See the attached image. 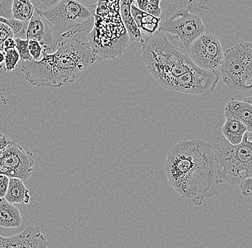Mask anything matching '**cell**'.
I'll use <instances>...</instances> for the list:
<instances>
[{"mask_svg":"<svg viewBox=\"0 0 252 248\" xmlns=\"http://www.w3.org/2000/svg\"><path fill=\"white\" fill-rule=\"evenodd\" d=\"M9 177L7 175L0 174V197L4 198L9 186Z\"/></svg>","mask_w":252,"mask_h":248,"instance_id":"f1b7e54d","label":"cell"},{"mask_svg":"<svg viewBox=\"0 0 252 248\" xmlns=\"http://www.w3.org/2000/svg\"><path fill=\"white\" fill-rule=\"evenodd\" d=\"M13 0H0V17L12 18Z\"/></svg>","mask_w":252,"mask_h":248,"instance_id":"d4e9b609","label":"cell"},{"mask_svg":"<svg viewBox=\"0 0 252 248\" xmlns=\"http://www.w3.org/2000/svg\"><path fill=\"white\" fill-rule=\"evenodd\" d=\"M239 185L241 192L244 196L245 197L252 196V177L246 178Z\"/></svg>","mask_w":252,"mask_h":248,"instance_id":"83f0119b","label":"cell"},{"mask_svg":"<svg viewBox=\"0 0 252 248\" xmlns=\"http://www.w3.org/2000/svg\"><path fill=\"white\" fill-rule=\"evenodd\" d=\"M20 60V55L16 48L4 52V71L9 72L15 70Z\"/></svg>","mask_w":252,"mask_h":248,"instance_id":"44dd1931","label":"cell"},{"mask_svg":"<svg viewBox=\"0 0 252 248\" xmlns=\"http://www.w3.org/2000/svg\"><path fill=\"white\" fill-rule=\"evenodd\" d=\"M50 245L38 226L28 227L20 233L9 238L0 235V248H45Z\"/></svg>","mask_w":252,"mask_h":248,"instance_id":"8fae6325","label":"cell"},{"mask_svg":"<svg viewBox=\"0 0 252 248\" xmlns=\"http://www.w3.org/2000/svg\"><path fill=\"white\" fill-rule=\"evenodd\" d=\"M17 108V97L10 87L0 83V120H4L15 114Z\"/></svg>","mask_w":252,"mask_h":248,"instance_id":"e0dca14e","label":"cell"},{"mask_svg":"<svg viewBox=\"0 0 252 248\" xmlns=\"http://www.w3.org/2000/svg\"><path fill=\"white\" fill-rule=\"evenodd\" d=\"M34 6L31 0H13L12 17L22 21H30L34 14Z\"/></svg>","mask_w":252,"mask_h":248,"instance_id":"d6986e66","label":"cell"},{"mask_svg":"<svg viewBox=\"0 0 252 248\" xmlns=\"http://www.w3.org/2000/svg\"><path fill=\"white\" fill-rule=\"evenodd\" d=\"M135 1V0H121L120 14L129 39L133 42H136L142 45L146 38L137 26L130 11L131 5Z\"/></svg>","mask_w":252,"mask_h":248,"instance_id":"5bb4252c","label":"cell"},{"mask_svg":"<svg viewBox=\"0 0 252 248\" xmlns=\"http://www.w3.org/2000/svg\"><path fill=\"white\" fill-rule=\"evenodd\" d=\"M8 38H14L13 32L7 24L0 22V50L4 41Z\"/></svg>","mask_w":252,"mask_h":248,"instance_id":"4316f807","label":"cell"},{"mask_svg":"<svg viewBox=\"0 0 252 248\" xmlns=\"http://www.w3.org/2000/svg\"><path fill=\"white\" fill-rule=\"evenodd\" d=\"M12 141V139H9L7 136L0 133V151H1L4 147H5L6 146L10 143Z\"/></svg>","mask_w":252,"mask_h":248,"instance_id":"4dcf8cb0","label":"cell"},{"mask_svg":"<svg viewBox=\"0 0 252 248\" xmlns=\"http://www.w3.org/2000/svg\"><path fill=\"white\" fill-rule=\"evenodd\" d=\"M224 117L239 120L245 125L249 133H252V105L250 103L231 99L225 108Z\"/></svg>","mask_w":252,"mask_h":248,"instance_id":"7c38bea8","label":"cell"},{"mask_svg":"<svg viewBox=\"0 0 252 248\" xmlns=\"http://www.w3.org/2000/svg\"><path fill=\"white\" fill-rule=\"evenodd\" d=\"M251 87H252V82H251Z\"/></svg>","mask_w":252,"mask_h":248,"instance_id":"836d02e7","label":"cell"},{"mask_svg":"<svg viewBox=\"0 0 252 248\" xmlns=\"http://www.w3.org/2000/svg\"><path fill=\"white\" fill-rule=\"evenodd\" d=\"M4 198L12 204H29L31 195L23 180L12 177L9 178V186Z\"/></svg>","mask_w":252,"mask_h":248,"instance_id":"2e32d148","label":"cell"},{"mask_svg":"<svg viewBox=\"0 0 252 248\" xmlns=\"http://www.w3.org/2000/svg\"><path fill=\"white\" fill-rule=\"evenodd\" d=\"M16 48V42L15 39L8 38L4 41L3 43L2 47H1V51L6 52L7 50H12V49Z\"/></svg>","mask_w":252,"mask_h":248,"instance_id":"f546056e","label":"cell"},{"mask_svg":"<svg viewBox=\"0 0 252 248\" xmlns=\"http://www.w3.org/2000/svg\"><path fill=\"white\" fill-rule=\"evenodd\" d=\"M130 11L137 26L139 28L145 38L159 32V28L161 23L160 17L154 16L151 14L141 10L135 6L134 3L131 5Z\"/></svg>","mask_w":252,"mask_h":248,"instance_id":"4fadbf2b","label":"cell"},{"mask_svg":"<svg viewBox=\"0 0 252 248\" xmlns=\"http://www.w3.org/2000/svg\"><path fill=\"white\" fill-rule=\"evenodd\" d=\"M27 39L38 41L43 48V51L47 53H54L58 46L51 25L37 10H34L28 23Z\"/></svg>","mask_w":252,"mask_h":248,"instance_id":"30bf717a","label":"cell"},{"mask_svg":"<svg viewBox=\"0 0 252 248\" xmlns=\"http://www.w3.org/2000/svg\"><path fill=\"white\" fill-rule=\"evenodd\" d=\"M97 0H61L51 8L41 12L51 25L58 45L79 33L94 29Z\"/></svg>","mask_w":252,"mask_h":248,"instance_id":"5b68a950","label":"cell"},{"mask_svg":"<svg viewBox=\"0 0 252 248\" xmlns=\"http://www.w3.org/2000/svg\"><path fill=\"white\" fill-rule=\"evenodd\" d=\"M34 165L33 154L25 151L15 141L0 151V174L9 178L15 177L26 181L31 176Z\"/></svg>","mask_w":252,"mask_h":248,"instance_id":"9c48e42d","label":"cell"},{"mask_svg":"<svg viewBox=\"0 0 252 248\" xmlns=\"http://www.w3.org/2000/svg\"><path fill=\"white\" fill-rule=\"evenodd\" d=\"M35 10L37 12H45L58 4L61 0H31Z\"/></svg>","mask_w":252,"mask_h":248,"instance_id":"cb8c5ba5","label":"cell"},{"mask_svg":"<svg viewBox=\"0 0 252 248\" xmlns=\"http://www.w3.org/2000/svg\"><path fill=\"white\" fill-rule=\"evenodd\" d=\"M219 72L228 88L241 92L251 90L252 44L241 42L226 50Z\"/></svg>","mask_w":252,"mask_h":248,"instance_id":"52a82bcc","label":"cell"},{"mask_svg":"<svg viewBox=\"0 0 252 248\" xmlns=\"http://www.w3.org/2000/svg\"><path fill=\"white\" fill-rule=\"evenodd\" d=\"M224 125L222 127V133L229 143L236 145L241 143L244 134L248 132L245 125L239 120L233 118H225Z\"/></svg>","mask_w":252,"mask_h":248,"instance_id":"ac0fdd59","label":"cell"},{"mask_svg":"<svg viewBox=\"0 0 252 248\" xmlns=\"http://www.w3.org/2000/svg\"><path fill=\"white\" fill-rule=\"evenodd\" d=\"M219 181L221 184L239 185L252 177V141L248 139V132L241 143L234 145L225 139L214 146Z\"/></svg>","mask_w":252,"mask_h":248,"instance_id":"8992f818","label":"cell"},{"mask_svg":"<svg viewBox=\"0 0 252 248\" xmlns=\"http://www.w3.org/2000/svg\"><path fill=\"white\" fill-rule=\"evenodd\" d=\"M0 69L4 70V53L0 50Z\"/></svg>","mask_w":252,"mask_h":248,"instance_id":"1f68e13d","label":"cell"},{"mask_svg":"<svg viewBox=\"0 0 252 248\" xmlns=\"http://www.w3.org/2000/svg\"><path fill=\"white\" fill-rule=\"evenodd\" d=\"M168 184L196 206L220 191L214 147L201 139L181 141L168 152L165 162Z\"/></svg>","mask_w":252,"mask_h":248,"instance_id":"6da1fadb","label":"cell"},{"mask_svg":"<svg viewBox=\"0 0 252 248\" xmlns=\"http://www.w3.org/2000/svg\"><path fill=\"white\" fill-rule=\"evenodd\" d=\"M16 50L20 55V60L24 61L32 60V58L30 54L29 48H28V39L16 38Z\"/></svg>","mask_w":252,"mask_h":248,"instance_id":"7402d4cb","label":"cell"},{"mask_svg":"<svg viewBox=\"0 0 252 248\" xmlns=\"http://www.w3.org/2000/svg\"><path fill=\"white\" fill-rule=\"evenodd\" d=\"M186 51L197 67L211 71L219 72L224 55L220 38L210 32L199 36Z\"/></svg>","mask_w":252,"mask_h":248,"instance_id":"ba28073f","label":"cell"},{"mask_svg":"<svg viewBox=\"0 0 252 248\" xmlns=\"http://www.w3.org/2000/svg\"><path fill=\"white\" fill-rule=\"evenodd\" d=\"M3 198H1V197H0V201H1V200H2Z\"/></svg>","mask_w":252,"mask_h":248,"instance_id":"e575fe53","label":"cell"},{"mask_svg":"<svg viewBox=\"0 0 252 248\" xmlns=\"http://www.w3.org/2000/svg\"><path fill=\"white\" fill-rule=\"evenodd\" d=\"M42 59L24 61L25 80L38 87L60 88L73 83L97 59L89 42L78 38L63 41L53 53L42 51Z\"/></svg>","mask_w":252,"mask_h":248,"instance_id":"7a4b0ae2","label":"cell"},{"mask_svg":"<svg viewBox=\"0 0 252 248\" xmlns=\"http://www.w3.org/2000/svg\"><path fill=\"white\" fill-rule=\"evenodd\" d=\"M142 59L158 84L168 89L173 82L196 66L184 49L176 48L158 32L142 43Z\"/></svg>","mask_w":252,"mask_h":248,"instance_id":"3957f363","label":"cell"},{"mask_svg":"<svg viewBox=\"0 0 252 248\" xmlns=\"http://www.w3.org/2000/svg\"><path fill=\"white\" fill-rule=\"evenodd\" d=\"M28 48H29L30 54L32 58V60L39 61L40 56L42 55L43 48L38 41L35 40H28Z\"/></svg>","mask_w":252,"mask_h":248,"instance_id":"603a6c76","label":"cell"},{"mask_svg":"<svg viewBox=\"0 0 252 248\" xmlns=\"http://www.w3.org/2000/svg\"><path fill=\"white\" fill-rule=\"evenodd\" d=\"M160 1L161 0H148L147 7L145 12L151 14L154 16L160 17L162 12L160 7Z\"/></svg>","mask_w":252,"mask_h":248,"instance_id":"484cf974","label":"cell"},{"mask_svg":"<svg viewBox=\"0 0 252 248\" xmlns=\"http://www.w3.org/2000/svg\"><path fill=\"white\" fill-rule=\"evenodd\" d=\"M209 0H174L164 9L165 20L161 21L159 32L167 38L176 40L180 48L189 45L206 32L202 16L209 7Z\"/></svg>","mask_w":252,"mask_h":248,"instance_id":"277c9868","label":"cell"},{"mask_svg":"<svg viewBox=\"0 0 252 248\" xmlns=\"http://www.w3.org/2000/svg\"><path fill=\"white\" fill-rule=\"evenodd\" d=\"M0 22L5 23L12 29L14 34V38L27 39V30H28L29 21H22L13 18H4L0 17Z\"/></svg>","mask_w":252,"mask_h":248,"instance_id":"ffe728a7","label":"cell"},{"mask_svg":"<svg viewBox=\"0 0 252 248\" xmlns=\"http://www.w3.org/2000/svg\"><path fill=\"white\" fill-rule=\"evenodd\" d=\"M23 217L20 210L3 198L0 201V227L15 228L21 226Z\"/></svg>","mask_w":252,"mask_h":248,"instance_id":"9a60e30c","label":"cell"},{"mask_svg":"<svg viewBox=\"0 0 252 248\" xmlns=\"http://www.w3.org/2000/svg\"><path fill=\"white\" fill-rule=\"evenodd\" d=\"M244 101L247 102L252 105V96L245 97ZM248 139L249 140L252 141V133H249L248 132Z\"/></svg>","mask_w":252,"mask_h":248,"instance_id":"d6a6232c","label":"cell"}]
</instances>
